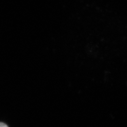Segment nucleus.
Here are the masks:
<instances>
[{
	"mask_svg": "<svg viewBox=\"0 0 127 127\" xmlns=\"http://www.w3.org/2000/svg\"><path fill=\"white\" fill-rule=\"evenodd\" d=\"M0 127H9L4 123H0Z\"/></svg>",
	"mask_w": 127,
	"mask_h": 127,
	"instance_id": "nucleus-1",
	"label": "nucleus"
}]
</instances>
